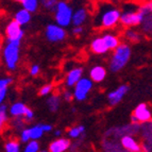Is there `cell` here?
Segmentation results:
<instances>
[{"label": "cell", "instance_id": "cell-1", "mask_svg": "<svg viewBox=\"0 0 152 152\" xmlns=\"http://www.w3.org/2000/svg\"><path fill=\"white\" fill-rule=\"evenodd\" d=\"M121 11L114 4L103 3L94 16V27L97 29H112L120 21Z\"/></svg>", "mask_w": 152, "mask_h": 152}, {"label": "cell", "instance_id": "cell-2", "mask_svg": "<svg viewBox=\"0 0 152 152\" xmlns=\"http://www.w3.org/2000/svg\"><path fill=\"white\" fill-rule=\"evenodd\" d=\"M131 54L132 50L130 45H128L127 43L120 44L114 50L110 60L109 67L112 72H119L120 70H122L129 63Z\"/></svg>", "mask_w": 152, "mask_h": 152}, {"label": "cell", "instance_id": "cell-3", "mask_svg": "<svg viewBox=\"0 0 152 152\" xmlns=\"http://www.w3.org/2000/svg\"><path fill=\"white\" fill-rule=\"evenodd\" d=\"M21 42H7L2 49V58L7 68L9 70H15L17 68L20 58Z\"/></svg>", "mask_w": 152, "mask_h": 152}, {"label": "cell", "instance_id": "cell-4", "mask_svg": "<svg viewBox=\"0 0 152 152\" xmlns=\"http://www.w3.org/2000/svg\"><path fill=\"white\" fill-rule=\"evenodd\" d=\"M124 7V9L121 11V16H120V21L121 26L131 28V27H136L140 26L145 20V15L140 12L138 5H129Z\"/></svg>", "mask_w": 152, "mask_h": 152}, {"label": "cell", "instance_id": "cell-5", "mask_svg": "<svg viewBox=\"0 0 152 152\" xmlns=\"http://www.w3.org/2000/svg\"><path fill=\"white\" fill-rule=\"evenodd\" d=\"M72 14H74V10H72L71 5L68 2H66V1H58V4H56V10H54L56 23L65 29L66 27L71 25Z\"/></svg>", "mask_w": 152, "mask_h": 152}, {"label": "cell", "instance_id": "cell-6", "mask_svg": "<svg viewBox=\"0 0 152 152\" xmlns=\"http://www.w3.org/2000/svg\"><path fill=\"white\" fill-rule=\"evenodd\" d=\"M45 36L50 43H61L67 36L66 30L56 23H49L45 29Z\"/></svg>", "mask_w": 152, "mask_h": 152}, {"label": "cell", "instance_id": "cell-7", "mask_svg": "<svg viewBox=\"0 0 152 152\" xmlns=\"http://www.w3.org/2000/svg\"><path fill=\"white\" fill-rule=\"evenodd\" d=\"M5 35L8 39L7 42H21L25 36V31L16 21L12 20L5 28Z\"/></svg>", "mask_w": 152, "mask_h": 152}, {"label": "cell", "instance_id": "cell-8", "mask_svg": "<svg viewBox=\"0 0 152 152\" xmlns=\"http://www.w3.org/2000/svg\"><path fill=\"white\" fill-rule=\"evenodd\" d=\"M129 91V86L127 84H121L112 91H110L107 94V101L111 107H115L117 104H119V102L124 98V96L127 95Z\"/></svg>", "mask_w": 152, "mask_h": 152}, {"label": "cell", "instance_id": "cell-9", "mask_svg": "<svg viewBox=\"0 0 152 152\" xmlns=\"http://www.w3.org/2000/svg\"><path fill=\"white\" fill-rule=\"evenodd\" d=\"M120 145L128 152H142V144L132 135H124L120 138Z\"/></svg>", "mask_w": 152, "mask_h": 152}, {"label": "cell", "instance_id": "cell-10", "mask_svg": "<svg viewBox=\"0 0 152 152\" xmlns=\"http://www.w3.org/2000/svg\"><path fill=\"white\" fill-rule=\"evenodd\" d=\"M132 115L135 116V118L137 119L138 124H140V122L147 124V122L151 121V119H152V113L146 103L138 104V105L135 107L134 112H133Z\"/></svg>", "mask_w": 152, "mask_h": 152}, {"label": "cell", "instance_id": "cell-11", "mask_svg": "<svg viewBox=\"0 0 152 152\" xmlns=\"http://www.w3.org/2000/svg\"><path fill=\"white\" fill-rule=\"evenodd\" d=\"M83 78V69L81 67H75L71 68L67 72L65 78V84L67 87H75L81 79Z\"/></svg>", "mask_w": 152, "mask_h": 152}, {"label": "cell", "instance_id": "cell-12", "mask_svg": "<svg viewBox=\"0 0 152 152\" xmlns=\"http://www.w3.org/2000/svg\"><path fill=\"white\" fill-rule=\"evenodd\" d=\"M71 142L68 138L65 137H60L56 138L49 145L48 151L49 152H66L70 148Z\"/></svg>", "mask_w": 152, "mask_h": 152}, {"label": "cell", "instance_id": "cell-13", "mask_svg": "<svg viewBox=\"0 0 152 152\" xmlns=\"http://www.w3.org/2000/svg\"><path fill=\"white\" fill-rule=\"evenodd\" d=\"M87 18H88V11L86 8L81 7L74 11L71 23L74 25V27H83L84 23H86Z\"/></svg>", "mask_w": 152, "mask_h": 152}, {"label": "cell", "instance_id": "cell-14", "mask_svg": "<svg viewBox=\"0 0 152 152\" xmlns=\"http://www.w3.org/2000/svg\"><path fill=\"white\" fill-rule=\"evenodd\" d=\"M107 77V69L101 65H96L89 71V79L95 83H100Z\"/></svg>", "mask_w": 152, "mask_h": 152}, {"label": "cell", "instance_id": "cell-15", "mask_svg": "<svg viewBox=\"0 0 152 152\" xmlns=\"http://www.w3.org/2000/svg\"><path fill=\"white\" fill-rule=\"evenodd\" d=\"M28 109L29 107L23 102H14L9 109V113L13 118H17V117H23V118Z\"/></svg>", "mask_w": 152, "mask_h": 152}, {"label": "cell", "instance_id": "cell-16", "mask_svg": "<svg viewBox=\"0 0 152 152\" xmlns=\"http://www.w3.org/2000/svg\"><path fill=\"white\" fill-rule=\"evenodd\" d=\"M101 37L103 39L105 46H107V48L109 49V51L115 50L121 44L119 37L117 35H115V34H112V33H104Z\"/></svg>", "mask_w": 152, "mask_h": 152}, {"label": "cell", "instance_id": "cell-17", "mask_svg": "<svg viewBox=\"0 0 152 152\" xmlns=\"http://www.w3.org/2000/svg\"><path fill=\"white\" fill-rule=\"evenodd\" d=\"M91 50L96 54H105L109 51L101 36L94 38L91 43Z\"/></svg>", "mask_w": 152, "mask_h": 152}, {"label": "cell", "instance_id": "cell-18", "mask_svg": "<svg viewBox=\"0 0 152 152\" xmlns=\"http://www.w3.org/2000/svg\"><path fill=\"white\" fill-rule=\"evenodd\" d=\"M93 87H94V82L91 81V79L82 78L81 80L76 84L74 91H81V93H84V94L88 95V93L93 89Z\"/></svg>", "mask_w": 152, "mask_h": 152}, {"label": "cell", "instance_id": "cell-19", "mask_svg": "<svg viewBox=\"0 0 152 152\" xmlns=\"http://www.w3.org/2000/svg\"><path fill=\"white\" fill-rule=\"evenodd\" d=\"M13 82L12 77H7V78H1L0 79V105L3 104L7 95H8L9 86Z\"/></svg>", "mask_w": 152, "mask_h": 152}, {"label": "cell", "instance_id": "cell-20", "mask_svg": "<svg viewBox=\"0 0 152 152\" xmlns=\"http://www.w3.org/2000/svg\"><path fill=\"white\" fill-rule=\"evenodd\" d=\"M31 17H32V15H31L28 11L20 9V10H18L17 12L15 13V15H14V21H16L20 27H23V26L28 25V23H30Z\"/></svg>", "mask_w": 152, "mask_h": 152}, {"label": "cell", "instance_id": "cell-21", "mask_svg": "<svg viewBox=\"0 0 152 152\" xmlns=\"http://www.w3.org/2000/svg\"><path fill=\"white\" fill-rule=\"evenodd\" d=\"M20 4L21 9L28 11L30 14H32V13H35L38 10L41 2L37 1V0H21Z\"/></svg>", "mask_w": 152, "mask_h": 152}, {"label": "cell", "instance_id": "cell-22", "mask_svg": "<svg viewBox=\"0 0 152 152\" xmlns=\"http://www.w3.org/2000/svg\"><path fill=\"white\" fill-rule=\"evenodd\" d=\"M46 104L48 107L49 111L50 112H56L61 105V98L58 95H51L50 97H48Z\"/></svg>", "mask_w": 152, "mask_h": 152}, {"label": "cell", "instance_id": "cell-23", "mask_svg": "<svg viewBox=\"0 0 152 152\" xmlns=\"http://www.w3.org/2000/svg\"><path fill=\"white\" fill-rule=\"evenodd\" d=\"M8 105L7 104H1L0 105V132L4 129L5 124L9 121V115H8Z\"/></svg>", "mask_w": 152, "mask_h": 152}, {"label": "cell", "instance_id": "cell-24", "mask_svg": "<svg viewBox=\"0 0 152 152\" xmlns=\"http://www.w3.org/2000/svg\"><path fill=\"white\" fill-rule=\"evenodd\" d=\"M29 131H30L31 140H36V142H38V140L42 138L44 135V131H43V129H42V124L32 126L31 128H29Z\"/></svg>", "mask_w": 152, "mask_h": 152}, {"label": "cell", "instance_id": "cell-25", "mask_svg": "<svg viewBox=\"0 0 152 152\" xmlns=\"http://www.w3.org/2000/svg\"><path fill=\"white\" fill-rule=\"evenodd\" d=\"M84 133H85V128H84V126H76V127L70 128V129L67 131L68 137L74 138V140L80 138Z\"/></svg>", "mask_w": 152, "mask_h": 152}, {"label": "cell", "instance_id": "cell-26", "mask_svg": "<svg viewBox=\"0 0 152 152\" xmlns=\"http://www.w3.org/2000/svg\"><path fill=\"white\" fill-rule=\"evenodd\" d=\"M124 35L126 39H128L129 42H132V43H137L142 38L140 33L137 32V31L133 30V29H127V30L124 31Z\"/></svg>", "mask_w": 152, "mask_h": 152}, {"label": "cell", "instance_id": "cell-27", "mask_svg": "<svg viewBox=\"0 0 152 152\" xmlns=\"http://www.w3.org/2000/svg\"><path fill=\"white\" fill-rule=\"evenodd\" d=\"M5 152H20V142L17 140H8L4 145Z\"/></svg>", "mask_w": 152, "mask_h": 152}, {"label": "cell", "instance_id": "cell-28", "mask_svg": "<svg viewBox=\"0 0 152 152\" xmlns=\"http://www.w3.org/2000/svg\"><path fill=\"white\" fill-rule=\"evenodd\" d=\"M26 121L23 117H17V118H13V120L11 121V126H12L16 131H19L20 133L23 129H25Z\"/></svg>", "mask_w": 152, "mask_h": 152}, {"label": "cell", "instance_id": "cell-29", "mask_svg": "<svg viewBox=\"0 0 152 152\" xmlns=\"http://www.w3.org/2000/svg\"><path fill=\"white\" fill-rule=\"evenodd\" d=\"M41 151V146L39 142L36 140H30L28 144L26 145L23 152H39Z\"/></svg>", "mask_w": 152, "mask_h": 152}, {"label": "cell", "instance_id": "cell-30", "mask_svg": "<svg viewBox=\"0 0 152 152\" xmlns=\"http://www.w3.org/2000/svg\"><path fill=\"white\" fill-rule=\"evenodd\" d=\"M58 2V1H56V0H43V1H41V4L45 10L50 11V12L51 11H53L54 12Z\"/></svg>", "mask_w": 152, "mask_h": 152}, {"label": "cell", "instance_id": "cell-31", "mask_svg": "<svg viewBox=\"0 0 152 152\" xmlns=\"http://www.w3.org/2000/svg\"><path fill=\"white\" fill-rule=\"evenodd\" d=\"M19 140L21 142H25V144H28L31 140L30 137V131H29V128H25L23 131L19 133Z\"/></svg>", "mask_w": 152, "mask_h": 152}, {"label": "cell", "instance_id": "cell-32", "mask_svg": "<svg viewBox=\"0 0 152 152\" xmlns=\"http://www.w3.org/2000/svg\"><path fill=\"white\" fill-rule=\"evenodd\" d=\"M52 91H53V85L52 84H45L39 89V95L43 97L49 96V95H51Z\"/></svg>", "mask_w": 152, "mask_h": 152}, {"label": "cell", "instance_id": "cell-33", "mask_svg": "<svg viewBox=\"0 0 152 152\" xmlns=\"http://www.w3.org/2000/svg\"><path fill=\"white\" fill-rule=\"evenodd\" d=\"M62 98L65 100L66 102H70L74 100V91H63V94H62Z\"/></svg>", "mask_w": 152, "mask_h": 152}, {"label": "cell", "instance_id": "cell-34", "mask_svg": "<svg viewBox=\"0 0 152 152\" xmlns=\"http://www.w3.org/2000/svg\"><path fill=\"white\" fill-rule=\"evenodd\" d=\"M39 72H41V67H39V65L34 64V65L31 66V68H30V75L31 76L36 77Z\"/></svg>", "mask_w": 152, "mask_h": 152}, {"label": "cell", "instance_id": "cell-35", "mask_svg": "<svg viewBox=\"0 0 152 152\" xmlns=\"http://www.w3.org/2000/svg\"><path fill=\"white\" fill-rule=\"evenodd\" d=\"M33 118H34V112L31 109H28V111L26 112L25 116H23V119H25L26 122H29V121H32Z\"/></svg>", "mask_w": 152, "mask_h": 152}, {"label": "cell", "instance_id": "cell-36", "mask_svg": "<svg viewBox=\"0 0 152 152\" xmlns=\"http://www.w3.org/2000/svg\"><path fill=\"white\" fill-rule=\"evenodd\" d=\"M71 32H72V34H74V35L79 36V35H81L82 33L84 32V28H83V27H74Z\"/></svg>", "mask_w": 152, "mask_h": 152}, {"label": "cell", "instance_id": "cell-37", "mask_svg": "<svg viewBox=\"0 0 152 152\" xmlns=\"http://www.w3.org/2000/svg\"><path fill=\"white\" fill-rule=\"evenodd\" d=\"M42 129H43L44 133H49V132L52 131L53 127H52L51 124H42Z\"/></svg>", "mask_w": 152, "mask_h": 152}, {"label": "cell", "instance_id": "cell-38", "mask_svg": "<svg viewBox=\"0 0 152 152\" xmlns=\"http://www.w3.org/2000/svg\"><path fill=\"white\" fill-rule=\"evenodd\" d=\"M62 133H63L62 130H56V131H54V135H56L58 138H60V137L62 136Z\"/></svg>", "mask_w": 152, "mask_h": 152}, {"label": "cell", "instance_id": "cell-39", "mask_svg": "<svg viewBox=\"0 0 152 152\" xmlns=\"http://www.w3.org/2000/svg\"><path fill=\"white\" fill-rule=\"evenodd\" d=\"M39 152H49V151H48V150H41Z\"/></svg>", "mask_w": 152, "mask_h": 152}, {"label": "cell", "instance_id": "cell-40", "mask_svg": "<svg viewBox=\"0 0 152 152\" xmlns=\"http://www.w3.org/2000/svg\"><path fill=\"white\" fill-rule=\"evenodd\" d=\"M0 51H1V45H0Z\"/></svg>", "mask_w": 152, "mask_h": 152}]
</instances>
